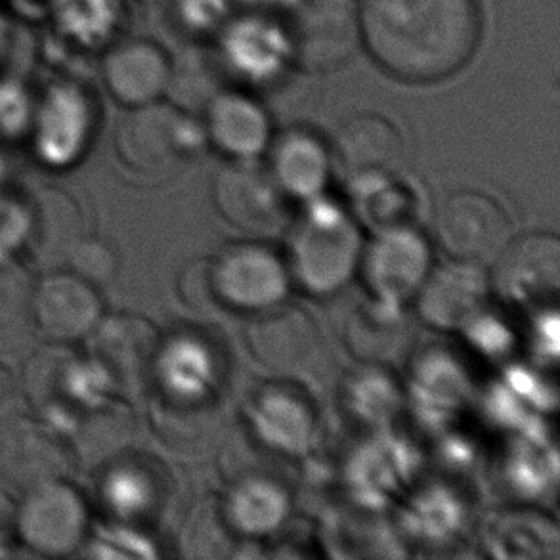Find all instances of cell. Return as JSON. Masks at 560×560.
<instances>
[{"label":"cell","instance_id":"obj_3","mask_svg":"<svg viewBox=\"0 0 560 560\" xmlns=\"http://www.w3.org/2000/svg\"><path fill=\"white\" fill-rule=\"evenodd\" d=\"M205 140L203 127L188 112L153 102L130 109L119 125L115 145L127 167L142 175H163L196 155Z\"/></svg>","mask_w":560,"mask_h":560},{"label":"cell","instance_id":"obj_14","mask_svg":"<svg viewBox=\"0 0 560 560\" xmlns=\"http://www.w3.org/2000/svg\"><path fill=\"white\" fill-rule=\"evenodd\" d=\"M212 201L228 224L250 234H268L283 219L281 189L270 171L255 161H234L220 168L212 183Z\"/></svg>","mask_w":560,"mask_h":560},{"label":"cell","instance_id":"obj_31","mask_svg":"<svg viewBox=\"0 0 560 560\" xmlns=\"http://www.w3.org/2000/svg\"><path fill=\"white\" fill-rule=\"evenodd\" d=\"M176 295L180 296V301L189 311H212L220 304L212 285L211 260H189L176 278Z\"/></svg>","mask_w":560,"mask_h":560},{"label":"cell","instance_id":"obj_2","mask_svg":"<svg viewBox=\"0 0 560 560\" xmlns=\"http://www.w3.org/2000/svg\"><path fill=\"white\" fill-rule=\"evenodd\" d=\"M362 258L357 224L334 205L316 203L291 243V272L311 295H334L349 283Z\"/></svg>","mask_w":560,"mask_h":560},{"label":"cell","instance_id":"obj_11","mask_svg":"<svg viewBox=\"0 0 560 560\" xmlns=\"http://www.w3.org/2000/svg\"><path fill=\"white\" fill-rule=\"evenodd\" d=\"M331 161L357 189L386 183L404 165V140L383 115H357L337 132Z\"/></svg>","mask_w":560,"mask_h":560},{"label":"cell","instance_id":"obj_35","mask_svg":"<svg viewBox=\"0 0 560 560\" xmlns=\"http://www.w3.org/2000/svg\"><path fill=\"white\" fill-rule=\"evenodd\" d=\"M15 524V513L12 503L8 501L4 492L0 490V538L7 536V532L10 530V526Z\"/></svg>","mask_w":560,"mask_h":560},{"label":"cell","instance_id":"obj_19","mask_svg":"<svg viewBox=\"0 0 560 560\" xmlns=\"http://www.w3.org/2000/svg\"><path fill=\"white\" fill-rule=\"evenodd\" d=\"M495 288L511 303L538 304L559 293V242L553 235H526L498 255Z\"/></svg>","mask_w":560,"mask_h":560},{"label":"cell","instance_id":"obj_9","mask_svg":"<svg viewBox=\"0 0 560 560\" xmlns=\"http://www.w3.org/2000/svg\"><path fill=\"white\" fill-rule=\"evenodd\" d=\"M98 121L92 92L79 79L60 77L48 84L35 112V138L45 160L68 163L91 142Z\"/></svg>","mask_w":560,"mask_h":560},{"label":"cell","instance_id":"obj_33","mask_svg":"<svg viewBox=\"0 0 560 560\" xmlns=\"http://www.w3.org/2000/svg\"><path fill=\"white\" fill-rule=\"evenodd\" d=\"M69 265L73 268V273L81 276L89 283H104L112 280L115 273L114 250L102 242L84 240L73 245Z\"/></svg>","mask_w":560,"mask_h":560},{"label":"cell","instance_id":"obj_15","mask_svg":"<svg viewBox=\"0 0 560 560\" xmlns=\"http://www.w3.org/2000/svg\"><path fill=\"white\" fill-rule=\"evenodd\" d=\"M360 262L365 281L378 301L401 304L416 296L429 278L431 250L416 230L386 228Z\"/></svg>","mask_w":560,"mask_h":560},{"label":"cell","instance_id":"obj_27","mask_svg":"<svg viewBox=\"0 0 560 560\" xmlns=\"http://www.w3.org/2000/svg\"><path fill=\"white\" fill-rule=\"evenodd\" d=\"M158 480L150 470L137 465H121L109 475L106 485L107 501L121 515L137 516L155 505Z\"/></svg>","mask_w":560,"mask_h":560},{"label":"cell","instance_id":"obj_18","mask_svg":"<svg viewBox=\"0 0 560 560\" xmlns=\"http://www.w3.org/2000/svg\"><path fill=\"white\" fill-rule=\"evenodd\" d=\"M205 137L232 161H255L268 150L272 122L249 94L219 91L205 106Z\"/></svg>","mask_w":560,"mask_h":560},{"label":"cell","instance_id":"obj_38","mask_svg":"<svg viewBox=\"0 0 560 560\" xmlns=\"http://www.w3.org/2000/svg\"><path fill=\"white\" fill-rule=\"evenodd\" d=\"M4 383H7V375L0 370V398L4 396Z\"/></svg>","mask_w":560,"mask_h":560},{"label":"cell","instance_id":"obj_13","mask_svg":"<svg viewBox=\"0 0 560 560\" xmlns=\"http://www.w3.org/2000/svg\"><path fill=\"white\" fill-rule=\"evenodd\" d=\"M71 470V455L45 424L14 417L0 424V478L22 492L63 480Z\"/></svg>","mask_w":560,"mask_h":560},{"label":"cell","instance_id":"obj_1","mask_svg":"<svg viewBox=\"0 0 560 560\" xmlns=\"http://www.w3.org/2000/svg\"><path fill=\"white\" fill-rule=\"evenodd\" d=\"M362 45L388 75L436 83L472 58L480 40L477 0H362Z\"/></svg>","mask_w":560,"mask_h":560},{"label":"cell","instance_id":"obj_23","mask_svg":"<svg viewBox=\"0 0 560 560\" xmlns=\"http://www.w3.org/2000/svg\"><path fill=\"white\" fill-rule=\"evenodd\" d=\"M360 304L345 329L350 352L365 364H394L411 341V327L400 314V304Z\"/></svg>","mask_w":560,"mask_h":560},{"label":"cell","instance_id":"obj_10","mask_svg":"<svg viewBox=\"0 0 560 560\" xmlns=\"http://www.w3.org/2000/svg\"><path fill=\"white\" fill-rule=\"evenodd\" d=\"M14 526L31 549L60 557L83 544L89 515L81 495L63 480H56L27 492Z\"/></svg>","mask_w":560,"mask_h":560},{"label":"cell","instance_id":"obj_30","mask_svg":"<svg viewBox=\"0 0 560 560\" xmlns=\"http://www.w3.org/2000/svg\"><path fill=\"white\" fill-rule=\"evenodd\" d=\"M175 14L189 35H219L232 18V0H176Z\"/></svg>","mask_w":560,"mask_h":560},{"label":"cell","instance_id":"obj_20","mask_svg":"<svg viewBox=\"0 0 560 560\" xmlns=\"http://www.w3.org/2000/svg\"><path fill=\"white\" fill-rule=\"evenodd\" d=\"M488 293V281L480 265L459 262L429 273L417 293L421 318L440 327L455 329L469 324L478 316Z\"/></svg>","mask_w":560,"mask_h":560},{"label":"cell","instance_id":"obj_22","mask_svg":"<svg viewBox=\"0 0 560 560\" xmlns=\"http://www.w3.org/2000/svg\"><path fill=\"white\" fill-rule=\"evenodd\" d=\"M155 377L167 393L168 404L191 408L209 398L219 378V365L205 342L180 337L161 345Z\"/></svg>","mask_w":560,"mask_h":560},{"label":"cell","instance_id":"obj_16","mask_svg":"<svg viewBox=\"0 0 560 560\" xmlns=\"http://www.w3.org/2000/svg\"><path fill=\"white\" fill-rule=\"evenodd\" d=\"M102 77L112 98L135 109L160 102L167 94L173 61L158 43L135 38L106 54Z\"/></svg>","mask_w":560,"mask_h":560},{"label":"cell","instance_id":"obj_36","mask_svg":"<svg viewBox=\"0 0 560 560\" xmlns=\"http://www.w3.org/2000/svg\"><path fill=\"white\" fill-rule=\"evenodd\" d=\"M245 4L255 8L257 12H265V10H291L295 8L301 0H243Z\"/></svg>","mask_w":560,"mask_h":560},{"label":"cell","instance_id":"obj_17","mask_svg":"<svg viewBox=\"0 0 560 560\" xmlns=\"http://www.w3.org/2000/svg\"><path fill=\"white\" fill-rule=\"evenodd\" d=\"M31 314L54 341H79L102 319V303L92 283L77 273H54L31 295Z\"/></svg>","mask_w":560,"mask_h":560},{"label":"cell","instance_id":"obj_4","mask_svg":"<svg viewBox=\"0 0 560 560\" xmlns=\"http://www.w3.org/2000/svg\"><path fill=\"white\" fill-rule=\"evenodd\" d=\"M285 25L293 61L311 71H334L362 45L354 0H301Z\"/></svg>","mask_w":560,"mask_h":560},{"label":"cell","instance_id":"obj_34","mask_svg":"<svg viewBox=\"0 0 560 560\" xmlns=\"http://www.w3.org/2000/svg\"><path fill=\"white\" fill-rule=\"evenodd\" d=\"M15 14L25 22H46L60 12L66 0H8Z\"/></svg>","mask_w":560,"mask_h":560},{"label":"cell","instance_id":"obj_25","mask_svg":"<svg viewBox=\"0 0 560 560\" xmlns=\"http://www.w3.org/2000/svg\"><path fill=\"white\" fill-rule=\"evenodd\" d=\"M255 421L268 442L288 452H301L314 429L308 404L288 388H268L258 400Z\"/></svg>","mask_w":560,"mask_h":560},{"label":"cell","instance_id":"obj_21","mask_svg":"<svg viewBox=\"0 0 560 560\" xmlns=\"http://www.w3.org/2000/svg\"><path fill=\"white\" fill-rule=\"evenodd\" d=\"M331 152L314 132L291 129L270 150V175L281 194L316 199L331 175Z\"/></svg>","mask_w":560,"mask_h":560},{"label":"cell","instance_id":"obj_5","mask_svg":"<svg viewBox=\"0 0 560 560\" xmlns=\"http://www.w3.org/2000/svg\"><path fill=\"white\" fill-rule=\"evenodd\" d=\"M212 285L220 304L247 314H260L283 303L289 293L288 268L258 243H240L211 260Z\"/></svg>","mask_w":560,"mask_h":560},{"label":"cell","instance_id":"obj_8","mask_svg":"<svg viewBox=\"0 0 560 560\" xmlns=\"http://www.w3.org/2000/svg\"><path fill=\"white\" fill-rule=\"evenodd\" d=\"M440 245L459 262L482 265L509 243V220L501 205L478 191L447 197L436 217Z\"/></svg>","mask_w":560,"mask_h":560},{"label":"cell","instance_id":"obj_28","mask_svg":"<svg viewBox=\"0 0 560 560\" xmlns=\"http://www.w3.org/2000/svg\"><path fill=\"white\" fill-rule=\"evenodd\" d=\"M232 528L217 505L207 503L196 511L184 528V547L191 557H222L230 546Z\"/></svg>","mask_w":560,"mask_h":560},{"label":"cell","instance_id":"obj_32","mask_svg":"<svg viewBox=\"0 0 560 560\" xmlns=\"http://www.w3.org/2000/svg\"><path fill=\"white\" fill-rule=\"evenodd\" d=\"M33 117V98L23 77L4 75L0 79V129L20 132Z\"/></svg>","mask_w":560,"mask_h":560},{"label":"cell","instance_id":"obj_24","mask_svg":"<svg viewBox=\"0 0 560 560\" xmlns=\"http://www.w3.org/2000/svg\"><path fill=\"white\" fill-rule=\"evenodd\" d=\"M222 513L232 530L265 536L288 518V493L272 480L247 478L232 490Z\"/></svg>","mask_w":560,"mask_h":560},{"label":"cell","instance_id":"obj_26","mask_svg":"<svg viewBox=\"0 0 560 560\" xmlns=\"http://www.w3.org/2000/svg\"><path fill=\"white\" fill-rule=\"evenodd\" d=\"M119 12V0H66L54 15L56 31L83 50H96L114 37Z\"/></svg>","mask_w":560,"mask_h":560},{"label":"cell","instance_id":"obj_12","mask_svg":"<svg viewBox=\"0 0 560 560\" xmlns=\"http://www.w3.org/2000/svg\"><path fill=\"white\" fill-rule=\"evenodd\" d=\"M255 316L245 342L258 364L280 375H299L316 365L322 337L306 312L280 304Z\"/></svg>","mask_w":560,"mask_h":560},{"label":"cell","instance_id":"obj_6","mask_svg":"<svg viewBox=\"0 0 560 560\" xmlns=\"http://www.w3.org/2000/svg\"><path fill=\"white\" fill-rule=\"evenodd\" d=\"M160 334L152 322L119 314L100 319L94 329L92 352L100 373L121 393H142L155 378L161 352Z\"/></svg>","mask_w":560,"mask_h":560},{"label":"cell","instance_id":"obj_7","mask_svg":"<svg viewBox=\"0 0 560 560\" xmlns=\"http://www.w3.org/2000/svg\"><path fill=\"white\" fill-rule=\"evenodd\" d=\"M219 38L220 66L242 83H272L293 63L285 25L272 22L265 12L230 18Z\"/></svg>","mask_w":560,"mask_h":560},{"label":"cell","instance_id":"obj_29","mask_svg":"<svg viewBox=\"0 0 560 560\" xmlns=\"http://www.w3.org/2000/svg\"><path fill=\"white\" fill-rule=\"evenodd\" d=\"M27 276L18 266L0 265V339L12 334L31 312Z\"/></svg>","mask_w":560,"mask_h":560},{"label":"cell","instance_id":"obj_37","mask_svg":"<svg viewBox=\"0 0 560 560\" xmlns=\"http://www.w3.org/2000/svg\"><path fill=\"white\" fill-rule=\"evenodd\" d=\"M10 30H12V23H8L7 18L0 14V52H2V46H4V43H7Z\"/></svg>","mask_w":560,"mask_h":560}]
</instances>
